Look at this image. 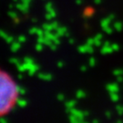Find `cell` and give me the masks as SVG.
<instances>
[{"instance_id": "obj_14", "label": "cell", "mask_w": 123, "mask_h": 123, "mask_svg": "<svg viewBox=\"0 0 123 123\" xmlns=\"http://www.w3.org/2000/svg\"><path fill=\"white\" fill-rule=\"evenodd\" d=\"M0 123H7V120L4 117H1L0 118Z\"/></svg>"}, {"instance_id": "obj_2", "label": "cell", "mask_w": 123, "mask_h": 123, "mask_svg": "<svg viewBox=\"0 0 123 123\" xmlns=\"http://www.w3.org/2000/svg\"><path fill=\"white\" fill-rule=\"evenodd\" d=\"M69 114H73V115H75V116H77V117L80 118V119H84V117H85V113H84V111L77 110L76 108H73L72 110H69Z\"/></svg>"}, {"instance_id": "obj_12", "label": "cell", "mask_w": 123, "mask_h": 123, "mask_svg": "<svg viewBox=\"0 0 123 123\" xmlns=\"http://www.w3.org/2000/svg\"><path fill=\"white\" fill-rule=\"evenodd\" d=\"M18 70L20 71V72H23V71H25L26 69V65H21V66H18Z\"/></svg>"}, {"instance_id": "obj_4", "label": "cell", "mask_w": 123, "mask_h": 123, "mask_svg": "<svg viewBox=\"0 0 123 123\" xmlns=\"http://www.w3.org/2000/svg\"><path fill=\"white\" fill-rule=\"evenodd\" d=\"M69 121L70 123H83V119H80L79 117L75 116L73 114L69 115Z\"/></svg>"}, {"instance_id": "obj_7", "label": "cell", "mask_w": 123, "mask_h": 123, "mask_svg": "<svg viewBox=\"0 0 123 123\" xmlns=\"http://www.w3.org/2000/svg\"><path fill=\"white\" fill-rule=\"evenodd\" d=\"M76 105V101L75 100H68V102L66 103V110L68 112H69V110H72L73 108L75 107Z\"/></svg>"}, {"instance_id": "obj_9", "label": "cell", "mask_w": 123, "mask_h": 123, "mask_svg": "<svg viewBox=\"0 0 123 123\" xmlns=\"http://www.w3.org/2000/svg\"><path fill=\"white\" fill-rule=\"evenodd\" d=\"M110 98H112V100L113 101H117L119 99V95H118V93L117 92H114V93H110Z\"/></svg>"}, {"instance_id": "obj_6", "label": "cell", "mask_w": 123, "mask_h": 123, "mask_svg": "<svg viewBox=\"0 0 123 123\" xmlns=\"http://www.w3.org/2000/svg\"><path fill=\"white\" fill-rule=\"evenodd\" d=\"M17 105L18 107H20V108H25L26 105H27V101L26 99H24V98H18V99H17Z\"/></svg>"}, {"instance_id": "obj_11", "label": "cell", "mask_w": 123, "mask_h": 123, "mask_svg": "<svg viewBox=\"0 0 123 123\" xmlns=\"http://www.w3.org/2000/svg\"><path fill=\"white\" fill-rule=\"evenodd\" d=\"M57 99L59 101H63L64 99H65V97H64V95L63 94H61V93H59L58 95L57 96Z\"/></svg>"}, {"instance_id": "obj_10", "label": "cell", "mask_w": 123, "mask_h": 123, "mask_svg": "<svg viewBox=\"0 0 123 123\" xmlns=\"http://www.w3.org/2000/svg\"><path fill=\"white\" fill-rule=\"evenodd\" d=\"M18 93L20 94V95H25L26 93V90L25 88H22V87H19L18 86Z\"/></svg>"}, {"instance_id": "obj_16", "label": "cell", "mask_w": 123, "mask_h": 123, "mask_svg": "<svg viewBox=\"0 0 123 123\" xmlns=\"http://www.w3.org/2000/svg\"><path fill=\"white\" fill-rule=\"evenodd\" d=\"M93 123H98V120H96V119H95V120L93 121Z\"/></svg>"}, {"instance_id": "obj_18", "label": "cell", "mask_w": 123, "mask_h": 123, "mask_svg": "<svg viewBox=\"0 0 123 123\" xmlns=\"http://www.w3.org/2000/svg\"><path fill=\"white\" fill-rule=\"evenodd\" d=\"M119 123H121V122H119Z\"/></svg>"}, {"instance_id": "obj_8", "label": "cell", "mask_w": 123, "mask_h": 123, "mask_svg": "<svg viewBox=\"0 0 123 123\" xmlns=\"http://www.w3.org/2000/svg\"><path fill=\"white\" fill-rule=\"evenodd\" d=\"M76 96L78 98H83L86 96V93L84 92L83 90H78V92L76 93Z\"/></svg>"}, {"instance_id": "obj_15", "label": "cell", "mask_w": 123, "mask_h": 123, "mask_svg": "<svg viewBox=\"0 0 123 123\" xmlns=\"http://www.w3.org/2000/svg\"><path fill=\"white\" fill-rule=\"evenodd\" d=\"M18 79H23V76H22V75H18Z\"/></svg>"}, {"instance_id": "obj_5", "label": "cell", "mask_w": 123, "mask_h": 123, "mask_svg": "<svg viewBox=\"0 0 123 123\" xmlns=\"http://www.w3.org/2000/svg\"><path fill=\"white\" fill-rule=\"evenodd\" d=\"M38 78L42 80H45V81H50L52 80V76L50 74H44V73H39L38 74Z\"/></svg>"}, {"instance_id": "obj_13", "label": "cell", "mask_w": 123, "mask_h": 123, "mask_svg": "<svg viewBox=\"0 0 123 123\" xmlns=\"http://www.w3.org/2000/svg\"><path fill=\"white\" fill-rule=\"evenodd\" d=\"M117 111H118V112H119L120 115L123 114V107H121V106H119V107H117Z\"/></svg>"}, {"instance_id": "obj_1", "label": "cell", "mask_w": 123, "mask_h": 123, "mask_svg": "<svg viewBox=\"0 0 123 123\" xmlns=\"http://www.w3.org/2000/svg\"><path fill=\"white\" fill-rule=\"evenodd\" d=\"M18 94V85L8 74L0 70V115L12 110Z\"/></svg>"}, {"instance_id": "obj_3", "label": "cell", "mask_w": 123, "mask_h": 123, "mask_svg": "<svg viewBox=\"0 0 123 123\" xmlns=\"http://www.w3.org/2000/svg\"><path fill=\"white\" fill-rule=\"evenodd\" d=\"M107 89L109 90L110 93H114L119 91V86L117 84H110L107 86Z\"/></svg>"}, {"instance_id": "obj_17", "label": "cell", "mask_w": 123, "mask_h": 123, "mask_svg": "<svg viewBox=\"0 0 123 123\" xmlns=\"http://www.w3.org/2000/svg\"><path fill=\"white\" fill-rule=\"evenodd\" d=\"M83 123H88V122H83Z\"/></svg>"}]
</instances>
